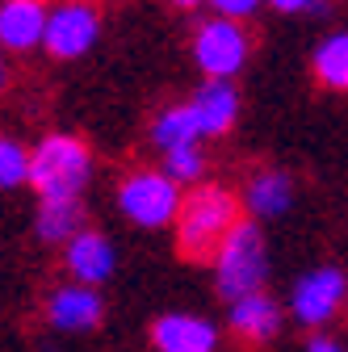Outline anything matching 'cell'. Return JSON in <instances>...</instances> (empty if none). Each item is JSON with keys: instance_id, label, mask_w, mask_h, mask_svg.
<instances>
[{"instance_id": "17", "label": "cell", "mask_w": 348, "mask_h": 352, "mask_svg": "<svg viewBox=\"0 0 348 352\" xmlns=\"http://www.w3.org/2000/svg\"><path fill=\"white\" fill-rule=\"evenodd\" d=\"M151 139H155L160 151L181 147V143H202V130H197V122H193V109H189V105L164 109V113L155 118V126H151Z\"/></svg>"}, {"instance_id": "23", "label": "cell", "mask_w": 348, "mask_h": 352, "mask_svg": "<svg viewBox=\"0 0 348 352\" xmlns=\"http://www.w3.org/2000/svg\"><path fill=\"white\" fill-rule=\"evenodd\" d=\"M9 80H13V67H9L5 51H0V93H5V88H9Z\"/></svg>"}, {"instance_id": "2", "label": "cell", "mask_w": 348, "mask_h": 352, "mask_svg": "<svg viewBox=\"0 0 348 352\" xmlns=\"http://www.w3.org/2000/svg\"><path fill=\"white\" fill-rule=\"evenodd\" d=\"M93 176V151L76 135H51L30 151V176L38 197H80Z\"/></svg>"}, {"instance_id": "5", "label": "cell", "mask_w": 348, "mask_h": 352, "mask_svg": "<svg viewBox=\"0 0 348 352\" xmlns=\"http://www.w3.org/2000/svg\"><path fill=\"white\" fill-rule=\"evenodd\" d=\"M97 30H101V17L89 0H59L55 9H47L38 47H47V55L55 59H80L97 42Z\"/></svg>"}, {"instance_id": "3", "label": "cell", "mask_w": 348, "mask_h": 352, "mask_svg": "<svg viewBox=\"0 0 348 352\" xmlns=\"http://www.w3.org/2000/svg\"><path fill=\"white\" fill-rule=\"evenodd\" d=\"M214 277H219V294L223 298H239L265 285L269 273V252H265V235L252 223H235L223 243L214 248Z\"/></svg>"}, {"instance_id": "16", "label": "cell", "mask_w": 348, "mask_h": 352, "mask_svg": "<svg viewBox=\"0 0 348 352\" xmlns=\"http://www.w3.org/2000/svg\"><path fill=\"white\" fill-rule=\"evenodd\" d=\"M315 80L331 93H348V34H331L315 51Z\"/></svg>"}, {"instance_id": "11", "label": "cell", "mask_w": 348, "mask_h": 352, "mask_svg": "<svg viewBox=\"0 0 348 352\" xmlns=\"http://www.w3.org/2000/svg\"><path fill=\"white\" fill-rule=\"evenodd\" d=\"M277 327H281V311H277V302L269 294L252 289V294L231 298V331L239 340H248V344H269L277 336Z\"/></svg>"}, {"instance_id": "4", "label": "cell", "mask_w": 348, "mask_h": 352, "mask_svg": "<svg viewBox=\"0 0 348 352\" xmlns=\"http://www.w3.org/2000/svg\"><path fill=\"white\" fill-rule=\"evenodd\" d=\"M118 206H122V214L130 218L135 227H147V231H155V227H168L172 218H177V210H181V185L172 181L168 172H130L126 181H122V189H118Z\"/></svg>"}, {"instance_id": "13", "label": "cell", "mask_w": 348, "mask_h": 352, "mask_svg": "<svg viewBox=\"0 0 348 352\" xmlns=\"http://www.w3.org/2000/svg\"><path fill=\"white\" fill-rule=\"evenodd\" d=\"M151 344L160 352H210L219 344V331L197 315H164L151 327Z\"/></svg>"}, {"instance_id": "22", "label": "cell", "mask_w": 348, "mask_h": 352, "mask_svg": "<svg viewBox=\"0 0 348 352\" xmlns=\"http://www.w3.org/2000/svg\"><path fill=\"white\" fill-rule=\"evenodd\" d=\"M307 348H311V352H336V348H340V340H331V336H311V340H307Z\"/></svg>"}, {"instance_id": "8", "label": "cell", "mask_w": 348, "mask_h": 352, "mask_svg": "<svg viewBox=\"0 0 348 352\" xmlns=\"http://www.w3.org/2000/svg\"><path fill=\"white\" fill-rule=\"evenodd\" d=\"M189 109H193V122L202 130V139H219V135H227V130L235 126V118H239V93H235L231 80L210 76L197 88V97L189 101Z\"/></svg>"}, {"instance_id": "9", "label": "cell", "mask_w": 348, "mask_h": 352, "mask_svg": "<svg viewBox=\"0 0 348 352\" xmlns=\"http://www.w3.org/2000/svg\"><path fill=\"white\" fill-rule=\"evenodd\" d=\"M63 264H67V273L76 277V281H84V285H101V281H109V273H113V243L105 239V235H97V231H76L72 239H63Z\"/></svg>"}, {"instance_id": "19", "label": "cell", "mask_w": 348, "mask_h": 352, "mask_svg": "<svg viewBox=\"0 0 348 352\" xmlns=\"http://www.w3.org/2000/svg\"><path fill=\"white\" fill-rule=\"evenodd\" d=\"M25 176H30V151H25L17 139H5V135H0V189L25 185Z\"/></svg>"}, {"instance_id": "10", "label": "cell", "mask_w": 348, "mask_h": 352, "mask_svg": "<svg viewBox=\"0 0 348 352\" xmlns=\"http://www.w3.org/2000/svg\"><path fill=\"white\" fill-rule=\"evenodd\" d=\"M47 315H51V323H55L59 331H93V327L101 323V315H105V306H101V294H97L93 285L76 281V285L55 289Z\"/></svg>"}, {"instance_id": "20", "label": "cell", "mask_w": 348, "mask_h": 352, "mask_svg": "<svg viewBox=\"0 0 348 352\" xmlns=\"http://www.w3.org/2000/svg\"><path fill=\"white\" fill-rule=\"evenodd\" d=\"M214 9H219L223 17H252L260 5H265V0H210Z\"/></svg>"}, {"instance_id": "21", "label": "cell", "mask_w": 348, "mask_h": 352, "mask_svg": "<svg viewBox=\"0 0 348 352\" xmlns=\"http://www.w3.org/2000/svg\"><path fill=\"white\" fill-rule=\"evenodd\" d=\"M269 5H273L277 13H302V9H311L315 0H269Z\"/></svg>"}, {"instance_id": "12", "label": "cell", "mask_w": 348, "mask_h": 352, "mask_svg": "<svg viewBox=\"0 0 348 352\" xmlns=\"http://www.w3.org/2000/svg\"><path fill=\"white\" fill-rule=\"evenodd\" d=\"M47 5L42 0H5L0 5V51H34L42 42Z\"/></svg>"}, {"instance_id": "7", "label": "cell", "mask_w": 348, "mask_h": 352, "mask_svg": "<svg viewBox=\"0 0 348 352\" xmlns=\"http://www.w3.org/2000/svg\"><path fill=\"white\" fill-rule=\"evenodd\" d=\"M344 294H348V277L340 269H315L307 273L298 285H294V315L302 327H323L336 319V311L344 306Z\"/></svg>"}, {"instance_id": "18", "label": "cell", "mask_w": 348, "mask_h": 352, "mask_svg": "<svg viewBox=\"0 0 348 352\" xmlns=\"http://www.w3.org/2000/svg\"><path fill=\"white\" fill-rule=\"evenodd\" d=\"M164 172L172 176L177 185H193L202 181V172H206V160H202V147L197 143H181V147H168L164 151Z\"/></svg>"}, {"instance_id": "15", "label": "cell", "mask_w": 348, "mask_h": 352, "mask_svg": "<svg viewBox=\"0 0 348 352\" xmlns=\"http://www.w3.org/2000/svg\"><path fill=\"white\" fill-rule=\"evenodd\" d=\"M290 201H294V181H290L285 172H277V168H260L252 181H248V206H252V214H260V218L285 214Z\"/></svg>"}, {"instance_id": "6", "label": "cell", "mask_w": 348, "mask_h": 352, "mask_svg": "<svg viewBox=\"0 0 348 352\" xmlns=\"http://www.w3.org/2000/svg\"><path fill=\"white\" fill-rule=\"evenodd\" d=\"M248 51H252V42H248L239 17H223V13H219L214 21L197 25V34H193V59H197V67H202L206 76L231 80L235 72H243Z\"/></svg>"}, {"instance_id": "1", "label": "cell", "mask_w": 348, "mask_h": 352, "mask_svg": "<svg viewBox=\"0 0 348 352\" xmlns=\"http://www.w3.org/2000/svg\"><path fill=\"white\" fill-rule=\"evenodd\" d=\"M177 243L185 252V260H210L214 248L223 243V235L239 223V206L227 189L219 185H206L189 197H181V210H177Z\"/></svg>"}, {"instance_id": "14", "label": "cell", "mask_w": 348, "mask_h": 352, "mask_svg": "<svg viewBox=\"0 0 348 352\" xmlns=\"http://www.w3.org/2000/svg\"><path fill=\"white\" fill-rule=\"evenodd\" d=\"M84 227V201L80 197H42L38 206V239L63 243Z\"/></svg>"}, {"instance_id": "24", "label": "cell", "mask_w": 348, "mask_h": 352, "mask_svg": "<svg viewBox=\"0 0 348 352\" xmlns=\"http://www.w3.org/2000/svg\"><path fill=\"white\" fill-rule=\"evenodd\" d=\"M172 5H181V9H193V5H202V0H172Z\"/></svg>"}]
</instances>
